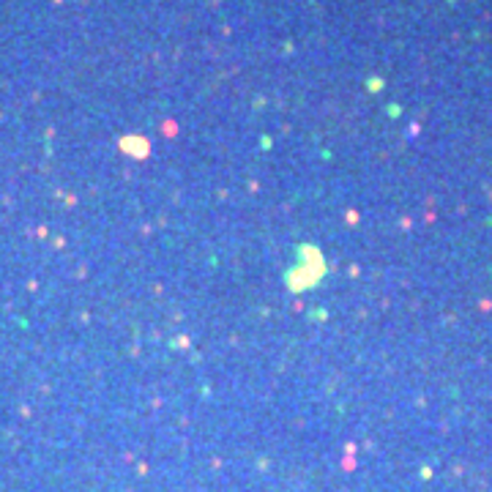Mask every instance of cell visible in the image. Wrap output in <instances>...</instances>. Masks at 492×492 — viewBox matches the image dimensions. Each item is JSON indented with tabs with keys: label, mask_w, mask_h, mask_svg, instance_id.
Listing matches in <instances>:
<instances>
[]
</instances>
